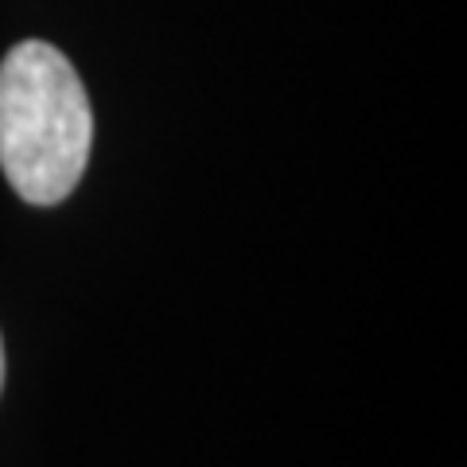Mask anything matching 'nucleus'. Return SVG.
Masks as SVG:
<instances>
[{"mask_svg": "<svg viewBox=\"0 0 467 467\" xmlns=\"http://www.w3.org/2000/svg\"><path fill=\"white\" fill-rule=\"evenodd\" d=\"M94 140V109L70 58L47 39L16 43L0 63V171L32 207L78 187Z\"/></svg>", "mask_w": 467, "mask_h": 467, "instance_id": "f257e3e1", "label": "nucleus"}, {"mask_svg": "<svg viewBox=\"0 0 467 467\" xmlns=\"http://www.w3.org/2000/svg\"><path fill=\"white\" fill-rule=\"evenodd\" d=\"M0 389H5V335H0Z\"/></svg>", "mask_w": 467, "mask_h": 467, "instance_id": "f03ea898", "label": "nucleus"}]
</instances>
